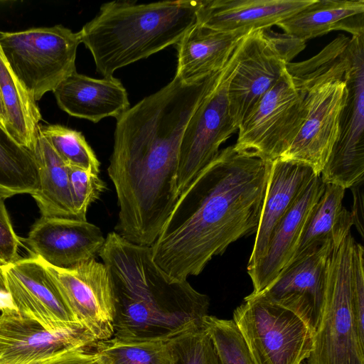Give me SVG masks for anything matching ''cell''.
<instances>
[{
	"instance_id": "21",
	"label": "cell",
	"mask_w": 364,
	"mask_h": 364,
	"mask_svg": "<svg viewBox=\"0 0 364 364\" xmlns=\"http://www.w3.org/2000/svg\"><path fill=\"white\" fill-rule=\"evenodd\" d=\"M250 31H220L196 23L176 43L175 77L197 80L221 70L242 39Z\"/></svg>"
},
{
	"instance_id": "14",
	"label": "cell",
	"mask_w": 364,
	"mask_h": 364,
	"mask_svg": "<svg viewBox=\"0 0 364 364\" xmlns=\"http://www.w3.org/2000/svg\"><path fill=\"white\" fill-rule=\"evenodd\" d=\"M346 96L345 81L327 82L306 93L305 119L280 158L304 164L320 175L338 136Z\"/></svg>"
},
{
	"instance_id": "3",
	"label": "cell",
	"mask_w": 364,
	"mask_h": 364,
	"mask_svg": "<svg viewBox=\"0 0 364 364\" xmlns=\"http://www.w3.org/2000/svg\"><path fill=\"white\" fill-rule=\"evenodd\" d=\"M199 0L113 1L78 31L104 77L176 44L197 23Z\"/></svg>"
},
{
	"instance_id": "23",
	"label": "cell",
	"mask_w": 364,
	"mask_h": 364,
	"mask_svg": "<svg viewBox=\"0 0 364 364\" xmlns=\"http://www.w3.org/2000/svg\"><path fill=\"white\" fill-rule=\"evenodd\" d=\"M345 190L336 185L325 184L324 191L309 215L288 265L326 242L338 247L350 233V213L343 204Z\"/></svg>"
},
{
	"instance_id": "32",
	"label": "cell",
	"mask_w": 364,
	"mask_h": 364,
	"mask_svg": "<svg viewBox=\"0 0 364 364\" xmlns=\"http://www.w3.org/2000/svg\"><path fill=\"white\" fill-rule=\"evenodd\" d=\"M68 177L71 198L78 220H87L90 205L97 200L105 189V183L88 171L68 166Z\"/></svg>"
},
{
	"instance_id": "36",
	"label": "cell",
	"mask_w": 364,
	"mask_h": 364,
	"mask_svg": "<svg viewBox=\"0 0 364 364\" xmlns=\"http://www.w3.org/2000/svg\"><path fill=\"white\" fill-rule=\"evenodd\" d=\"M5 123H6V112H5L3 100L1 98V95L0 93V126L2 127L4 129H5Z\"/></svg>"
},
{
	"instance_id": "24",
	"label": "cell",
	"mask_w": 364,
	"mask_h": 364,
	"mask_svg": "<svg viewBox=\"0 0 364 364\" xmlns=\"http://www.w3.org/2000/svg\"><path fill=\"white\" fill-rule=\"evenodd\" d=\"M33 152L39 183L31 196L41 216L77 219L70 191L68 166L39 131Z\"/></svg>"
},
{
	"instance_id": "11",
	"label": "cell",
	"mask_w": 364,
	"mask_h": 364,
	"mask_svg": "<svg viewBox=\"0 0 364 364\" xmlns=\"http://www.w3.org/2000/svg\"><path fill=\"white\" fill-rule=\"evenodd\" d=\"M45 264L76 321L97 341L112 338L117 300L107 267L95 259L68 269Z\"/></svg>"
},
{
	"instance_id": "18",
	"label": "cell",
	"mask_w": 364,
	"mask_h": 364,
	"mask_svg": "<svg viewBox=\"0 0 364 364\" xmlns=\"http://www.w3.org/2000/svg\"><path fill=\"white\" fill-rule=\"evenodd\" d=\"M325 183L316 176L275 228L266 252L255 267L247 270L252 294L272 283L288 265L299 242L309 215L323 194Z\"/></svg>"
},
{
	"instance_id": "4",
	"label": "cell",
	"mask_w": 364,
	"mask_h": 364,
	"mask_svg": "<svg viewBox=\"0 0 364 364\" xmlns=\"http://www.w3.org/2000/svg\"><path fill=\"white\" fill-rule=\"evenodd\" d=\"M355 242L349 233L328 255L323 314L306 364H364V331L358 322L350 286Z\"/></svg>"
},
{
	"instance_id": "26",
	"label": "cell",
	"mask_w": 364,
	"mask_h": 364,
	"mask_svg": "<svg viewBox=\"0 0 364 364\" xmlns=\"http://www.w3.org/2000/svg\"><path fill=\"white\" fill-rule=\"evenodd\" d=\"M0 93L6 112V131L18 144L33 151L41 114L36 101L11 70L1 47Z\"/></svg>"
},
{
	"instance_id": "12",
	"label": "cell",
	"mask_w": 364,
	"mask_h": 364,
	"mask_svg": "<svg viewBox=\"0 0 364 364\" xmlns=\"http://www.w3.org/2000/svg\"><path fill=\"white\" fill-rule=\"evenodd\" d=\"M1 267L11 306L19 314L50 331L82 327L71 314L54 279L39 257L31 255L19 258Z\"/></svg>"
},
{
	"instance_id": "27",
	"label": "cell",
	"mask_w": 364,
	"mask_h": 364,
	"mask_svg": "<svg viewBox=\"0 0 364 364\" xmlns=\"http://www.w3.org/2000/svg\"><path fill=\"white\" fill-rule=\"evenodd\" d=\"M351 62L350 38L339 35L314 56L289 63L286 69L294 87L305 96L325 83L344 81Z\"/></svg>"
},
{
	"instance_id": "1",
	"label": "cell",
	"mask_w": 364,
	"mask_h": 364,
	"mask_svg": "<svg viewBox=\"0 0 364 364\" xmlns=\"http://www.w3.org/2000/svg\"><path fill=\"white\" fill-rule=\"evenodd\" d=\"M271 164L229 146L181 193L150 247L170 281L198 275L231 243L256 232Z\"/></svg>"
},
{
	"instance_id": "8",
	"label": "cell",
	"mask_w": 364,
	"mask_h": 364,
	"mask_svg": "<svg viewBox=\"0 0 364 364\" xmlns=\"http://www.w3.org/2000/svg\"><path fill=\"white\" fill-rule=\"evenodd\" d=\"M238 52L239 45L186 127L175 182L177 198L215 158L220 145L238 130L230 116L228 100V84L237 63Z\"/></svg>"
},
{
	"instance_id": "34",
	"label": "cell",
	"mask_w": 364,
	"mask_h": 364,
	"mask_svg": "<svg viewBox=\"0 0 364 364\" xmlns=\"http://www.w3.org/2000/svg\"><path fill=\"white\" fill-rule=\"evenodd\" d=\"M93 346L72 348L37 364H100L95 350H90Z\"/></svg>"
},
{
	"instance_id": "9",
	"label": "cell",
	"mask_w": 364,
	"mask_h": 364,
	"mask_svg": "<svg viewBox=\"0 0 364 364\" xmlns=\"http://www.w3.org/2000/svg\"><path fill=\"white\" fill-rule=\"evenodd\" d=\"M304 95L287 69L238 128L234 147L266 161L280 158L289 148L306 117Z\"/></svg>"
},
{
	"instance_id": "5",
	"label": "cell",
	"mask_w": 364,
	"mask_h": 364,
	"mask_svg": "<svg viewBox=\"0 0 364 364\" xmlns=\"http://www.w3.org/2000/svg\"><path fill=\"white\" fill-rule=\"evenodd\" d=\"M79 33L62 26L0 31V47L11 70L37 102L76 71Z\"/></svg>"
},
{
	"instance_id": "35",
	"label": "cell",
	"mask_w": 364,
	"mask_h": 364,
	"mask_svg": "<svg viewBox=\"0 0 364 364\" xmlns=\"http://www.w3.org/2000/svg\"><path fill=\"white\" fill-rule=\"evenodd\" d=\"M364 179L355 183L351 188L353 194V205L350 212L353 225L355 227L358 233L364 237Z\"/></svg>"
},
{
	"instance_id": "15",
	"label": "cell",
	"mask_w": 364,
	"mask_h": 364,
	"mask_svg": "<svg viewBox=\"0 0 364 364\" xmlns=\"http://www.w3.org/2000/svg\"><path fill=\"white\" fill-rule=\"evenodd\" d=\"M97 342L83 327L50 331L11 306L1 309L0 364H37L63 350Z\"/></svg>"
},
{
	"instance_id": "20",
	"label": "cell",
	"mask_w": 364,
	"mask_h": 364,
	"mask_svg": "<svg viewBox=\"0 0 364 364\" xmlns=\"http://www.w3.org/2000/svg\"><path fill=\"white\" fill-rule=\"evenodd\" d=\"M53 93L62 110L94 123L108 117L118 118L130 105L126 89L113 76L96 79L75 72Z\"/></svg>"
},
{
	"instance_id": "37",
	"label": "cell",
	"mask_w": 364,
	"mask_h": 364,
	"mask_svg": "<svg viewBox=\"0 0 364 364\" xmlns=\"http://www.w3.org/2000/svg\"><path fill=\"white\" fill-rule=\"evenodd\" d=\"M0 292L1 293H4V294H6V287H5V284H4V276H3V273H2V270H1V267H0Z\"/></svg>"
},
{
	"instance_id": "13",
	"label": "cell",
	"mask_w": 364,
	"mask_h": 364,
	"mask_svg": "<svg viewBox=\"0 0 364 364\" xmlns=\"http://www.w3.org/2000/svg\"><path fill=\"white\" fill-rule=\"evenodd\" d=\"M333 246L326 242L291 262L261 291L247 296L288 309L314 333L323 314L326 296V269Z\"/></svg>"
},
{
	"instance_id": "10",
	"label": "cell",
	"mask_w": 364,
	"mask_h": 364,
	"mask_svg": "<svg viewBox=\"0 0 364 364\" xmlns=\"http://www.w3.org/2000/svg\"><path fill=\"white\" fill-rule=\"evenodd\" d=\"M352 62L345 75V103L338 134L320 176L325 184L349 188L364 179V35L350 38Z\"/></svg>"
},
{
	"instance_id": "6",
	"label": "cell",
	"mask_w": 364,
	"mask_h": 364,
	"mask_svg": "<svg viewBox=\"0 0 364 364\" xmlns=\"http://www.w3.org/2000/svg\"><path fill=\"white\" fill-rule=\"evenodd\" d=\"M304 48V41L271 28L250 31L242 38L228 88L229 111L237 128Z\"/></svg>"
},
{
	"instance_id": "29",
	"label": "cell",
	"mask_w": 364,
	"mask_h": 364,
	"mask_svg": "<svg viewBox=\"0 0 364 364\" xmlns=\"http://www.w3.org/2000/svg\"><path fill=\"white\" fill-rule=\"evenodd\" d=\"M38 131L67 166L99 174L100 163L80 132L60 124H41Z\"/></svg>"
},
{
	"instance_id": "17",
	"label": "cell",
	"mask_w": 364,
	"mask_h": 364,
	"mask_svg": "<svg viewBox=\"0 0 364 364\" xmlns=\"http://www.w3.org/2000/svg\"><path fill=\"white\" fill-rule=\"evenodd\" d=\"M316 176L312 168L296 161L279 158L272 161L247 270L263 257L275 228Z\"/></svg>"
},
{
	"instance_id": "28",
	"label": "cell",
	"mask_w": 364,
	"mask_h": 364,
	"mask_svg": "<svg viewBox=\"0 0 364 364\" xmlns=\"http://www.w3.org/2000/svg\"><path fill=\"white\" fill-rule=\"evenodd\" d=\"M38 183L33 152L18 144L0 126V197L31 196L37 191Z\"/></svg>"
},
{
	"instance_id": "30",
	"label": "cell",
	"mask_w": 364,
	"mask_h": 364,
	"mask_svg": "<svg viewBox=\"0 0 364 364\" xmlns=\"http://www.w3.org/2000/svg\"><path fill=\"white\" fill-rule=\"evenodd\" d=\"M202 321L220 364H253L245 339L233 319L208 314Z\"/></svg>"
},
{
	"instance_id": "31",
	"label": "cell",
	"mask_w": 364,
	"mask_h": 364,
	"mask_svg": "<svg viewBox=\"0 0 364 364\" xmlns=\"http://www.w3.org/2000/svg\"><path fill=\"white\" fill-rule=\"evenodd\" d=\"M176 354V364H220L203 321L178 339Z\"/></svg>"
},
{
	"instance_id": "7",
	"label": "cell",
	"mask_w": 364,
	"mask_h": 364,
	"mask_svg": "<svg viewBox=\"0 0 364 364\" xmlns=\"http://www.w3.org/2000/svg\"><path fill=\"white\" fill-rule=\"evenodd\" d=\"M233 312L253 364H301L312 350L314 333L295 314L257 299H244Z\"/></svg>"
},
{
	"instance_id": "33",
	"label": "cell",
	"mask_w": 364,
	"mask_h": 364,
	"mask_svg": "<svg viewBox=\"0 0 364 364\" xmlns=\"http://www.w3.org/2000/svg\"><path fill=\"white\" fill-rule=\"evenodd\" d=\"M4 198L0 197V267L18 260L21 239L16 234L9 218Z\"/></svg>"
},
{
	"instance_id": "16",
	"label": "cell",
	"mask_w": 364,
	"mask_h": 364,
	"mask_svg": "<svg viewBox=\"0 0 364 364\" xmlns=\"http://www.w3.org/2000/svg\"><path fill=\"white\" fill-rule=\"evenodd\" d=\"M21 241L45 263L68 269L95 259L105 237L99 227L87 220L41 216Z\"/></svg>"
},
{
	"instance_id": "25",
	"label": "cell",
	"mask_w": 364,
	"mask_h": 364,
	"mask_svg": "<svg viewBox=\"0 0 364 364\" xmlns=\"http://www.w3.org/2000/svg\"><path fill=\"white\" fill-rule=\"evenodd\" d=\"M200 322L192 323L160 336H112L97 341L94 350L100 364H176V346L178 339Z\"/></svg>"
},
{
	"instance_id": "19",
	"label": "cell",
	"mask_w": 364,
	"mask_h": 364,
	"mask_svg": "<svg viewBox=\"0 0 364 364\" xmlns=\"http://www.w3.org/2000/svg\"><path fill=\"white\" fill-rule=\"evenodd\" d=\"M314 0H199L197 23L220 31L270 28Z\"/></svg>"
},
{
	"instance_id": "22",
	"label": "cell",
	"mask_w": 364,
	"mask_h": 364,
	"mask_svg": "<svg viewBox=\"0 0 364 364\" xmlns=\"http://www.w3.org/2000/svg\"><path fill=\"white\" fill-rule=\"evenodd\" d=\"M276 26L284 33L304 42L333 31L363 36L364 0H314Z\"/></svg>"
},
{
	"instance_id": "2",
	"label": "cell",
	"mask_w": 364,
	"mask_h": 364,
	"mask_svg": "<svg viewBox=\"0 0 364 364\" xmlns=\"http://www.w3.org/2000/svg\"><path fill=\"white\" fill-rule=\"evenodd\" d=\"M114 285L117 314L113 336L166 335L208 315L209 298L187 280L171 282L154 262L150 247L107 234L99 254Z\"/></svg>"
}]
</instances>
